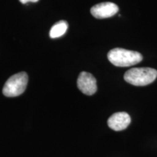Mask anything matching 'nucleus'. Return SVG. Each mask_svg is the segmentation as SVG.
<instances>
[{"label": "nucleus", "mask_w": 157, "mask_h": 157, "mask_svg": "<svg viewBox=\"0 0 157 157\" xmlns=\"http://www.w3.org/2000/svg\"><path fill=\"white\" fill-rule=\"evenodd\" d=\"M108 59L111 63L118 67H129L139 63L143 60V56L136 51L114 48L109 52Z\"/></svg>", "instance_id": "nucleus-1"}, {"label": "nucleus", "mask_w": 157, "mask_h": 157, "mask_svg": "<svg viewBox=\"0 0 157 157\" xmlns=\"http://www.w3.org/2000/svg\"><path fill=\"white\" fill-rule=\"evenodd\" d=\"M157 77V71L151 68H133L126 71L124 78L134 86H146L152 83Z\"/></svg>", "instance_id": "nucleus-2"}, {"label": "nucleus", "mask_w": 157, "mask_h": 157, "mask_svg": "<svg viewBox=\"0 0 157 157\" xmlns=\"http://www.w3.org/2000/svg\"><path fill=\"white\" fill-rule=\"evenodd\" d=\"M29 82V76L25 72H20L10 77L4 85L2 93L8 98L17 97L25 92Z\"/></svg>", "instance_id": "nucleus-3"}, {"label": "nucleus", "mask_w": 157, "mask_h": 157, "mask_svg": "<svg viewBox=\"0 0 157 157\" xmlns=\"http://www.w3.org/2000/svg\"><path fill=\"white\" fill-rule=\"evenodd\" d=\"M77 87L82 93L87 95H93L98 90L97 81L91 74L82 71L78 77Z\"/></svg>", "instance_id": "nucleus-4"}, {"label": "nucleus", "mask_w": 157, "mask_h": 157, "mask_svg": "<svg viewBox=\"0 0 157 157\" xmlns=\"http://www.w3.org/2000/svg\"><path fill=\"white\" fill-rule=\"evenodd\" d=\"M119 7L113 2H102L93 6L90 10L91 14L98 19L111 17L117 14Z\"/></svg>", "instance_id": "nucleus-5"}, {"label": "nucleus", "mask_w": 157, "mask_h": 157, "mask_svg": "<svg viewBox=\"0 0 157 157\" xmlns=\"http://www.w3.org/2000/svg\"><path fill=\"white\" fill-rule=\"evenodd\" d=\"M131 118L126 112H118L113 113L108 120V125L114 131L124 130L129 126Z\"/></svg>", "instance_id": "nucleus-6"}, {"label": "nucleus", "mask_w": 157, "mask_h": 157, "mask_svg": "<svg viewBox=\"0 0 157 157\" xmlns=\"http://www.w3.org/2000/svg\"><path fill=\"white\" fill-rule=\"evenodd\" d=\"M68 27V23L66 21H60L52 25L50 31V36L52 39L58 38L66 34Z\"/></svg>", "instance_id": "nucleus-7"}, {"label": "nucleus", "mask_w": 157, "mask_h": 157, "mask_svg": "<svg viewBox=\"0 0 157 157\" xmlns=\"http://www.w3.org/2000/svg\"><path fill=\"white\" fill-rule=\"evenodd\" d=\"M22 4H26L28 2H37L39 0H19Z\"/></svg>", "instance_id": "nucleus-8"}]
</instances>
